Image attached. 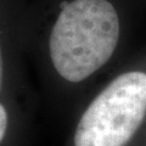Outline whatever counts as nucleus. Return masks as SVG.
I'll use <instances>...</instances> for the list:
<instances>
[{"mask_svg":"<svg viewBox=\"0 0 146 146\" xmlns=\"http://www.w3.org/2000/svg\"><path fill=\"white\" fill-rule=\"evenodd\" d=\"M7 129V112L5 107L0 104V143L3 141Z\"/></svg>","mask_w":146,"mask_h":146,"instance_id":"3","label":"nucleus"},{"mask_svg":"<svg viewBox=\"0 0 146 146\" xmlns=\"http://www.w3.org/2000/svg\"><path fill=\"white\" fill-rule=\"evenodd\" d=\"M3 78H4V63H3L1 46H0V91H1V88H3Z\"/></svg>","mask_w":146,"mask_h":146,"instance_id":"4","label":"nucleus"},{"mask_svg":"<svg viewBox=\"0 0 146 146\" xmlns=\"http://www.w3.org/2000/svg\"><path fill=\"white\" fill-rule=\"evenodd\" d=\"M145 115L146 73H123L85 110L74 133V146H125Z\"/></svg>","mask_w":146,"mask_h":146,"instance_id":"2","label":"nucleus"},{"mask_svg":"<svg viewBox=\"0 0 146 146\" xmlns=\"http://www.w3.org/2000/svg\"><path fill=\"white\" fill-rule=\"evenodd\" d=\"M119 17L107 0H73L63 5L49 40L54 68L72 83L101 68L119 39Z\"/></svg>","mask_w":146,"mask_h":146,"instance_id":"1","label":"nucleus"}]
</instances>
